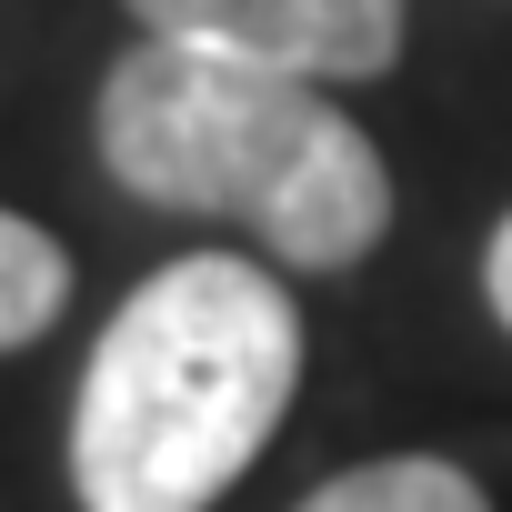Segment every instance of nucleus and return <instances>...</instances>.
Segmentation results:
<instances>
[{"label": "nucleus", "instance_id": "1", "mask_svg": "<svg viewBox=\"0 0 512 512\" xmlns=\"http://www.w3.org/2000/svg\"><path fill=\"white\" fill-rule=\"evenodd\" d=\"M101 171L151 211L241 221L292 272H352L392 231V161L332 81L231 61L201 41H131L91 101Z\"/></svg>", "mask_w": 512, "mask_h": 512}, {"label": "nucleus", "instance_id": "2", "mask_svg": "<svg viewBox=\"0 0 512 512\" xmlns=\"http://www.w3.org/2000/svg\"><path fill=\"white\" fill-rule=\"evenodd\" d=\"M302 392V312L262 262L181 251L91 342L71 392L81 512H211Z\"/></svg>", "mask_w": 512, "mask_h": 512}, {"label": "nucleus", "instance_id": "3", "mask_svg": "<svg viewBox=\"0 0 512 512\" xmlns=\"http://www.w3.org/2000/svg\"><path fill=\"white\" fill-rule=\"evenodd\" d=\"M151 41H201L302 81H382L402 61L412 0H121Z\"/></svg>", "mask_w": 512, "mask_h": 512}, {"label": "nucleus", "instance_id": "4", "mask_svg": "<svg viewBox=\"0 0 512 512\" xmlns=\"http://www.w3.org/2000/svg\"><path fill=\"white\" fill-rule=\"evenodd\" d=\"M302 512H492V492L462 462H442V452H392V462L332 472Z\"/></svg>", "mask_w": 512, "mask_h": 512}, {"label": "nucleus", "instance_id": "5", "mask_svg": "<svg viewBox=\"0 0 512 512\" xmlns=\"http://www.w3.org/2000/svg\"><path fill=\"white\" fill-rule=\"evenodd\" d=\"M61 312H71V251L41 221L0 211V352H31Z\"/></svg>", "mask_w": 512, "mask_h": 512}, {"label": "nucleus", "instance_id": "6", "mask_svg": "<svg viewBox=\"0 0 512 512\" xmlns=\"http://www.w3.org/2000/svg\"><path fill=\"white\" fill-rule=\"evenodd\" d=\"M482 302H492V322L512 332V211H502L492 241H482Z\"/></svg>", "mask_w": 512, "mask_h": 512}]
</instances>
